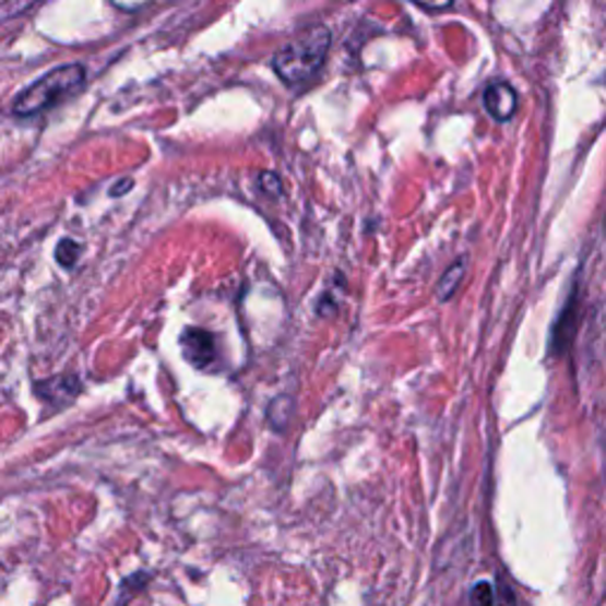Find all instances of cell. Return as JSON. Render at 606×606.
Segmentation results:
<instances>
[{"mask_svg": "<svg viewBox=\"0 0 606 606\" xmlns=\"http://www.w3.org/2000/svg\"><path fill=\"white\" fill-rule=\"evenodd\" d=\"M34 393L50 407H67L81 393V382L76 375H58L36 382Z\"/></svg>", "mask_w": 606, "mask_h": 606, "instance_id": "3", "label": "cell"}, {"mask_svg": "<svg viewBox=\"0 0 606 606\" xmlns=\"http://www.w3.org/2000/svg\"><path fill=\"white\" fill-rule=\"evenodd\" d=\"M261 188L268 192V194H280L282 186H280V178L275 174H263L261 176Z\"/></svg>", "mask_w": 606, "mask_h": 606, "instance_id": "12", "label": "cell"}, {"mask_svg": "<svg viewBox=\"0 0 606 606\" xmlns=\"http://www.w3.org/2000/svg\"><path fill=\"white\" fill-rule=\"evenodd\" d=\"M83 86H86V67L79 62L62 64L22 91L12 103V115L22 119L46 115L58 105L72 100Z\"/></svg>", "mask_w": 606, "mask_h": 606, "instance_id": "1", "label": "cell"}, {"mask_svg": "<svg viewBox=\"0 0 606 606\" xmlns=\"http://www.w3.org/2000/svg\"><path fill=\"white\" fill-rule=\"evenodd\" d=\"M470 606H496V592L490 583H476L470 597Z\"/></svg>", "mask_w": 606, "mask_h": 606, "instance_id": "10", "label": "cell"}, {"mask_svg": "<svg viewBox=\"0 0 606 606\" xmlns=\"http://www.w3.org/2000/svg\"><path fill=\"white\" fill-rule=\"evenodd\" d=\"M575 311H578V294L573 292L571 301L563 306L561 316L557 318V325H555V332H552V344H549V348H552L555 356L563 354V348H567L569 342H571L573 330H575Z\"/></svg>", "mask_w": 606, "mask_h": 606, "instance_id": "6", "label": "cell"}, {"mask_svg": "<svg viewBox=\"0 0 606 606\" xmlns=\"http://www.w3.org/2000/svg\"><path fill=\"white\" fill-rule=\"evenodd\" d=\"M182 350H186L188 363H192L197 370H206L216 360V340L214 334L202 328H188L180 336Z\"/></svg>", "mask_w": 606, "mask_h": 606, "instance_id": "4", "label": "cell"}, {"mask_svg": "<svg viewBox=\"0 0 606 606\" xmlns=\"http://www.w3.org/2000/svg\"><path fill=\"white\" fill-rule=\"evenodd\" d=\"M131 188H133V178H123V180H119V182H117L115 188L109 190V194H111V197H121V194L129 192Z\"/></svg>", "mask_w": 606, "mask_h": 606, "instance_id": "13", "label": "cell"}, {"mask_svg": "<svg viewBox=\"0 0 606 606\" xmlns=\"http://www.w3.org/2000/svg\"><path fill=\"white\" fill-rule=\"evenodd\" d=\"M484 107L496 121H510L516 115L519 95L510 86V83H504V81L490 83L484 93Z\"/></svg>", "mask_w": 606, "mask_h": 606, "instance_id": "5", "label": "cell"}, {"mask_svg": "<svg viewBox=\"0 0 606 606\" xmlns=\"http://www.w3.org/2000/svg\"><path fill=\"white\" fill-rule=\"evenodd\" d=\"M332 46V34L328 26H311L304 34L294 36L289 44L282 46L273 58V72L287 86H296L311 76L325 62Z\"/></svg>", "mask_w": 606, "mask_h": 606, "instance_id": "2", "label": "cell"}, {"mask_svg": "<svg viewBox=\"0 0 606 606\" xmlns=\"http://www.w3.org/2000/svg\"><path fill=\"white\" fill-rule=\"evenodd\" d=\"M464 277V263L458 261L453 263L445 271V275L439 280V285H436V296H439V301H450L455 296L460 282Z\"/></svg>", "mask_w": 606, "mask_h": 606, "instance_id": "8", "label": "cell"}, {"mask_svg": "<svg viewBox=\"0 0 606 606\" xmlns=\"http://www.w3.org/2000/svg\"><path fill=\"white\" fill-rule=\"evenodd\" d=\"M292 413H294V401L289 396H280L271 403V407H268L265 419L275 431H285L289 425Z\"/></svg>", "mask_w": 606, "mask_h": 606, "instance_id": "7", "label": "cell"}, {"mask_svg": "<svg viewBox=\"0 0 606 606\" xmlns=\"http://www.w3.org/2000/svg\"><path fill=\"white\" fill-rule=\"evenodd\" d=\"M502 597H504V599H502L504 606H512V604H514V595H512V592L507 590V587H502Z\"/></svg>", "mask_w": 606, "mask_h": 606, "instance_id": "14", "label": "cell"}, {"mask_svg": "<svg viewBox=\"0 0 606 606\" xmlns=\"http://www.w3.org/2000/svg\"><path fill=\"white\" fill-rule=\"evenodd\" d=\"M79 257H81V245L79 242H74V239H69V237L60 239L58 249H55V259H58V263L62 268H74Z\"/></svg>", "mask_w": 606, "mask_h": 606, "instance_id": "9", "label": "cell"}, {"mask_svg": "<svg viewBox=\"0 0 606 606\" xmlns=\"http://www.w3.org/2000/svg\"><path fill=\"white\" fill-rule=\"evenodd\" d=\"M411 3L419 5L421 10H429V12H439V10H448L450 5L455 3V0H411Z\"/></svg>", "mask_w": 606, "mask_h": 606, "instance_id": "11", "label": "cell"}]
</instances>
